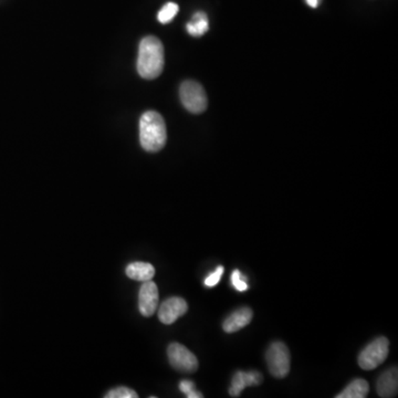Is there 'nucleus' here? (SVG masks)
<instances>
[{"label": "nucleus", "mask_w": 398, "mask_h": 398, "mask_svg": "<svg viewBox=\"0 0 398 398\" xmlns=\"http://www.w3.org/2000/svg\"><path fill=\"white\" fill-rule=\"evenodd\" d=\"M189 310L187 302L179 297H173L161 303L159 310V319L164 324H173Z\"/></svg>", "instance_id": "8"}, {"label": "nucleus", "mask_w": 398, "mask_h": 398, "mask_svg": "<svg viewBox=\"0 0 398 398\" xmlns=\"http://www.w3.org/2000/svg\"><path fill=\"white\" fill-rule=\"evenodd\" d=\"M398 391V373L397 369L386 371L382 374L379 381H377V393L381 397L391 398L397 395Z\"/></svg>", "instance_id": "11"}, {"label": "nucleus", "mask_w": 398, "mask_h": 398, "mask_svg": "<svg viewBox=\"0 0 398 398\" xmlns=\"http://www.w3.org/2000/svg\"><path fill=\"white\" fill-rule=\"evenodd\" d=\"M179 7L177 4L175 3H167L166 5L164 6L161 10H159V15H157V19L161 24H169L171 20L175 18V16L179 14Z\"/></svg>", "instance_id": "15"}, {"label": "nucleus", "mask_w": 398, "mask_h": 398, "mask_svg": "<svg viewBox=\"0 0 398 398\" xmlns=\"http://www.w3.org/2000/svg\"><path fill=\"white\" fill-rule=\"evenodd\" d=\"M222 274H224V267H218L213 274H210L207 278L205 279V286L208 288H213L219 284L220 279H222Z\"/></svg>", "instance_id": "19"}, {"label": "nucleus", "mask_w": 398, "mask_h": 398, "mask_svg": "<svg viewBox=\"0 0 398 398\" xmlns=\"http://www.w3.org/2000/svg\"><path fill=\"white\" fill-rule=\"evenodd\" d=\"M262 381V375L258 372L239 371L234 375L230 386L229 394L232 397H238L248 386L259 385Z\"/></svg>", "instance_id": "9"}, {"label": "nucleus", "mask_w": 398, "mask_h": 398, "mask_svg": "<svg viewBox=\"0 0 398 398\" xmlns=\"http://www.w3.org/2000/svg\"><path fill=\"white\" fill-rule=\"evenodd\" d=\"M244 277L240 274L239 270H235L232 274V284L236 290L240 291V292H244V291L248 290V284L246 281L244 280Z\"/></svg>", "instance_id": "18"}, {"label": "nucleus", "mask_w": 398, "mask_h": 398, "mask_svg": "<svg viewBox=\"0 0 398 398\" xmlns=\"http://www.w3.org/2000/svg\"><path fill=\"white\" fill-rule=\"evenodd\" d=\"M389 351V339L384 337H377L359 353V359H357L359 367L365 371L377 369L387 359Z\"/></svg>", "instance_id": "3"}, {"label": "nucleus", "mask_w": 398, "mask_h": 398, "mask_svg": "<svg viewBox=\"0 0 398 398\" xmlns=\"http://www.w3.org/2000/svg\"><path fill=\"white\" fill-rule=\"evenodd\" d=\"M186 29L193 37H202L209 29L207 15L203 11H198L191 18V21L187 24Z\"/></svg>", "instance_id": "14"}, {"label": "nucleus", "mask_w": 398, "mask_h": 398, "mask_svg": "<svg viewBox=\"0 0 398 398\" xmlns=\"http://www.w3.org/2000/svg\"><path fill=\"white\" fill-rule=\"evenodd\" d=\"M126 276L132 280L145 281L151 280L155 276V268L149 262H132L126 267Z\"/></svg>", "instance_id": "12"}, {"label": "nucleus", "mask_w": 398, "mask_h": 398, "mask_svg": "<svg viewBox=\"0 0 398 398\" xmlns=\"http://www.w3.org/2000/svg\"><path fill=\"white\" fill-rule=\"evenodd\" d=\"M136 392L133 391V389H129V387H124V386H121V387H116V389H111L105 398H137Z\"/></svg>", "instance_id": "16"}, {"label": "nucleus", "mask_w": 398, "mask_h": 398, "mask_svg": "<svg viewBox=\"0 0 398 398\" xmlns=\"http://www.w3.org/2000/svg\"><path fill=\"white\" fill-rule=\"evenodd\" d=\"M164 69V46L159 38L149 36L141 41L137 58V71L146 80L161 76Z\"/></svg>", "instance_id": "1"}, {"label": "nucleus", "mask_w": 398, "mask_h": 398, "mask_svg": "<svg viewBox=\"0 0 398 398\" xmlns=\"http://www.w3.org/2000/svg\"><path fill=\"white\" fill-rule=\"evenodd\" d=\"M169 363L174 369L184 373L197 371L198 359L187 347L179 343H171L167 349Z\"/></svg>", "instance_id": "6"}, {"label": "nucleus", "mask_w": 398, "mask_h": 398, "mask_svg": "<svg viewBox=\"0 0 398 398\" xmlns=\"http://www.w3.org/2000/svg\"><path fill=\"white\" fill-rule=\"evenodd\" d=\"M179 389L189 398H202L203 395L196 391L195 384L191 381H181L179 383Z\"/></svg>", "instance_id": "17"}, {"label": "nucleus", "mask_w": 398, "mask_h": 398, "mask_svg": "<svg viewBox=\"0 0 398 398\" xmlns=\"http://www.w3.org/2000/svg\"><path fill=\"white\" fill-rule=\"evenodd\" d=\"M369 385L365 379H357L351 382L337 398H365L369 395Z\"/></svg>", "instance_id": "13"}, {"label": "nucleus", "mask_w": 398, "mask_h": 398, "mask_svg": "<svg viewBox=\"0 0 398 398\" xmlns=\"http://www.w3.org/2000/svg\"><path fill=\"white\" fill-rule=\"evenodd\" d=\"M165 121L159 113L147 111L139 120V142L145 151L156 153L166 144Z\"/></svg>", "instance_id": "2"}, {"label": "nucleus", "mask_w": 398, "mask_h": 398, "mask_svg": "<svg viewBox=\"0 0 398 398\" xmlns=\"http://www.w3.org/2000/svg\"><path fill=\"white\" fill-rule=\"evenodd\" d=\"M252 318H254V313H252V309L242 308L232 313L226 319L222 327L226 333H235L244 329V327H247L252 322Z\"/></svg>", "instance_id": "10"}, {"label": "nucleus", "mask_w": 398, "mask_h": 398, "mask_svg": "<svg viewBox=\"0 0 398 398\" xmlns=\"http://www.w3.org/2000/svg\"><path fill=\"white\" fill-rule=\"evenodd\" d=\"M267 364L272 377L284 379L290 372V352L282 342H274L266 354Z\"/></svg>", "instance_id": "5"}, {"label": "nucleus", "mask_w": 398, "mask_h": 398, "mask_svg": "<svg viewBox=\"0 0 398 398\" xmlns=\"http://www.w3.org/2000/svg\"><path fill=\"white\" fill-rule=\"evenodd\" d=\"M179 96L186 110L194 114L203 113L207 109V96L205 90L196 81H185L181 86Z\"/></svg>", "instance_id": "4"}, {"label": "nucleus", "mask_w": 398, "mask_h": 398, "mask_svg": "<svg viewBox=\"0 0 398 398\" xmlns=\"http://www.w3.org/2000/svg\"><path fill=\"white\" fill-rule=\"evenodd\" d=\"M159 306V289L153 281H145L139 289V309L141 314L151 317Z\"/></svg>", "instance_id": "7"}, {"label": "nucleus", "mask_w": 398, "mask_h": 398, "mask_svg": "<svg viewBox=\"0 0 398 398\" xmlns=\"http://www.w3.org/2000/svg\"><path fill=\"white\" fill-rule=\"evenodd\" d=\"M306 1L311 8H317L320 5L321 0H306Z\"/></svg>", "instance_id": "20"}]
</instances>
